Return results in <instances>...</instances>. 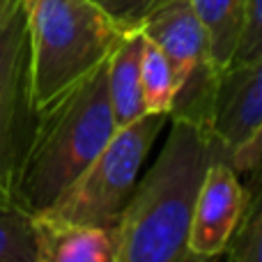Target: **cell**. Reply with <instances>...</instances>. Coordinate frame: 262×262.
<instances>
[{
  "instance_id": "obj_17",
  "label": "cell",
  "mask_w": 262,
  "mask_h": 262,
  "mask_svg": "<svg viewBox=\"0 0 262 262\" xmlns=\"http://www.w3.org/2000/svg\"><path fill=\"white\" fill-rule=\"evenodd\" d=\"M228 163L235 168L237 175H249L253 168L260 166L262 163V122L253 129V134L230 154Z\"/></svg>"
},
{
  "instance_id": "obj_10",
  "label": "cell",
  "mask_w": 262,
  "mask_h": 262,
  "mask_svg": "<svg viewBox=\"0 0 262 262\" xmlns=\"http://www.w3.org/2000/svg\"><path fill=\"white\" fill-rule=\"evenodd\" d=\"M145 35L140 28L129 30L108 58V99L118 127L131 124L145 115L140 92V58Z\"/></svg>"
},
{
  "instance_id": "obj_8",
  "label": "cell",
  "mask_w": 262,
  "mask_h": 262,
  "mask_svg": "<svg viewBox=\"0 0 262 262\" xmlns=\"http://www.w3.org/2000/svg\"><path fill=\"white\" fill-rule=\"evenodd\" d=\"M262 122V53L246 64L228 67L219 76L209 134L221 159L230 154Z\"/></svg>"
},
{
  "instance_id": "obj_14",
  "label": "cell",
  "mask_w": 262,
  "mask_h": 262,
  "mask_svg": "<svg viewBox=\"0 0 262 262\" xmlns=\"http://www.w3.org/2000/svg\"><path fill=\"white\" fill-rule=\"evenodd\" d=\"M0 262H35V219L14 200H0Z\"/></svg>"
},
{
  "instance_id": "obj_18",
  "label": "cell",
  "mask_w": 262,
  "mask_h": 262,
  "mask_svg": "<svg viewBox=\"0 0 262 262\" xmlns=\"http://www.w3.org/2000/svg\"><path fill=\"white\" fill-rule=\"evenodd\" d=\"M12 3V0H0V16H3V12L7 9V5Z\"/></svg>"
},
{
  "instance_id": "obj_11",
  "label": "cell",
  "mask_w": 262,
  "mask_h": 262,
  "mask_svg": "<svg viewBox=\"0 0 262 262\" xmlns=\"http://www.w3.org/2000/svg\"><path fill=\"white\" fill-rule=\"evenodd\" d=\"M207 37L209 58L219 74L232 62L244 26L246 0H189Z\"/></svg>"
},
{
  "instance_id": "obj_16",
  "label": "cell",
  "mask_w": 262,
  "mask_h": 262,
  "mask_svg": "<svg viewBox=\"0 0 262 262\" xmlns=\"http://www.w3.org/2000/svg\"><path fill=\"white\" fill-rule=\"evenodd\" d=\"M92 3L104 9L124 30H136L145 21V16L154 12L163 0H92Z\"/></svg>"
},
{
  "instance_id": "obj_4",
  "label": "cell",
  "mask_w": 262,
  "mask_h": 262,
  "mask_svg": "<svg viewBox=\"0 0 262 262\" xmlns=\"http://www.w3.org/2000/svg\"><path fill=\"white\" fill-rule=\"evenodd\" d=\"M166 122L168 115L145 113L131 124L118 127L106 147L41 214L88 226H118L136 189L140 166Z\"/></svg>"
},
{
  "instance_id": "obj_5",
  "label": "cell",
  "mask_w": 262,
  "mask_h": 262,
  "mask_svg": "<svg viewBox=\"0 0 262 262\" xmlns=\"http://www.w3.org/2000/svg\"><path fill=\"white\" fill-rule=\"evenodd\" d=\"M140 32L157 44L175 74L177 92L168 118L189 120L209 131L219 76L205 30L189 0H163L140 23Z\"/></svg>"
},
{
  "instance_id": "obj_13",
  "label": "cell",
  "mask_w": 262,
  "mask_h": 262,
  "mask_svg": "<svg viewBox=\"0 0 262 262\" xmlns=\"http://www.w3.org/2000/svg\"><path fill=\"white\" fill-rule=\"evenodd\" d=\"M140 92H143L145 113L170 115L175 101L177 83L172 67L163 51L145 37L143 58H140Z\"/></svg>"
},
{
  "instance_id": "obj_2",
  "label": "cell",
  "mask_w": 262,
  "mask_h": 262,
  "mask_svg": "<svg viewBox=\"0 0 262 262\" xmlns=\"http://www.w3.org/2000/svg\"><path fill=\"white\" fill-rule=\"evenodd\" d=\"M118 131L108 99V60L35 111L14 200L41 214Z\"/></svg>"
},
{
  "instance_id": "obj_9",
  "label": "cell",
  "mask_w": 262,
  "mask_h": 262,
  "mask_svg": "<svg viewBox=\"0 0 262 262\" xmlns=\"http://www.w3.org/2000/svg\"><path fill=\"white\" fill-rule=\"evenodd\" d=\"M35 262H115L118 226H88L37 214Z\"/></svg>"
},
{
  "instance_id": "obj_15",
  "label": "cell",
  "mask_w": 262,
  "mask_h": 262,
  "mask_svg": "<svg viewBox=\"0 0 262 262\" xmlns=\"http://www.w3.org/2000/svg\"><path fill=\"white\" fill-rule=\"evenodd\" d=\"M262 53V0H246L244 26L230 67L246 64Z\"/></svg>"
},
{
  "instance_id": "obj_3",
  "label": "cell",
  "mask_w": 262,
  "mask_h": 262,
  "mask_svg": "<svg viewBox=\"0 0 262 262\" xmlns=\"http://www.w3.org/2000/svg\"><path fill=\"white\" fill-rule=\"evenodd\" d=\"M35 111L111 58L129 30L92 0H23Z\"/></svg>"
},
{
  "instance_id": "obj_7",
  "label": "cell",
  "mask_w": 262,
  "mask_h": 262,
  "mask_svg": "<svg viewBox=\"0 0 262 262\" xmlns=\"http://www.w3.org/2000/svg\"><path fill=\"white\" fill-rule=\"evenodd\" d=\"M244 209V184L226 159L216 157L200 180L191 219V251L205 260L223 258Z\"/></svg>"
},
{
  "instance_id": "obj_6",
  "label": "cell",
  "mask_w": 262,
  "mask_h": 262,
  "mask_svg": "<svg viewBox=\"0 0 262 262\" xmlns=\"http://www.w3.org/2000/svg\"><path fill=\"white\" fill-rule=\"evenodd\" d=\"M32 124L28 14L23 0H12L0 16V200H14Z\"/></svg>"
},
{
  "instance_id": "obj_12",
  "label": "cell",
  "mask_w": 262,
  "mask_h": 262,
  "mask_svg": "<svg viewBox=\"0 0 262 262\" xmlns=\"http://www.w3.org/2000/svg\"><path fill=\"white\" fill-rule=\"evenodd\" d=\"M246 177L244 209L223 253L226 262H262V163Z\"/></svg>"
},
{
  "instance_id": "obj_1",
  "label": "cell",
  "mask_w": 262,
  "mask_h": 262,
  "mask_svg": "<svg viewBox=\"0 0 262 262\" xmlns=\"http://www.w3.org/2000/svg\"><path fill=\"white\" fill-rule=\"evenodd\" d=\"M170 131L118 221L115 262H216L191 251L193 203L212 159L214 138L189 120L168 118Z\"/></svg>"
}]
</instances>
